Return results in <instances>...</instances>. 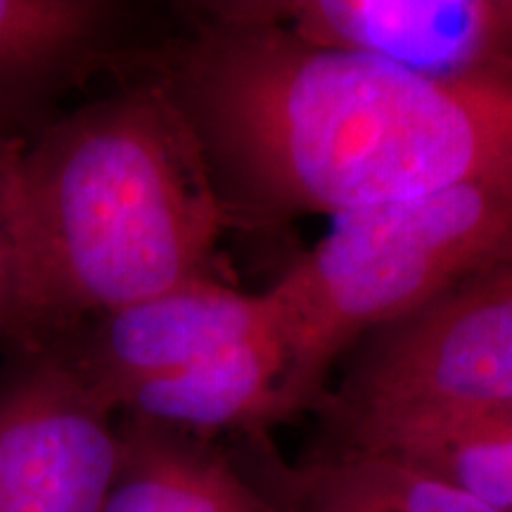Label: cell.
Here are the masks:
<instances>
[{"mask_svg": "<svg viewBox=\"0 0 512 512\" xmlns=\"http://www.w3.org/2000/svg\"><path fill=\"white\" fill-rule=\"evenodd\" d=\"M233 207L164 81L48 119L19 164V226L36 347L190 280Z\"/></svg>", "mask_w": 512, "mask_h": 512, "instance_id": "cell-2", "label": "cell"}, {"mask_svg": "<svg viewBox=\"0 0 512 512\" xmlns=\"http://www.w3.org/2000/svg\"><path fill=\"white\" fill-rule=\"evenodd\" d=\"M505 10H508V22H510V31H512V0H505Z\"/></svg>", "mask_w": 512, "mask_h": 512, "instance_id": "cell-15", "label": "cell"}, {"mask_svg": "<svg viewBox=\"0 0 512 512\" xmlns=\"http://www.w3.org/2000/svg\"><path fill=\"white\" fill-rule=\"evenodd\" d=\"M252 439L261 458L254 460V475L242 467L249 477L328 512H494L399 460L335 446L287 467L271 456L264 437Z\"/></svg>", "mask_w": 512, "mask_h": 512, "instance_id": "cell-12", "label": "cell"}, {"mask_svg": "<svg viewBox=\"0 0 512 512\" xmlns=\"http://www.w3.org/2000/svg\"><path fill=\"white\" fill-rule=\"evenodd\" d=\"M323 406L330 425L512 406V259L375 330Z\"/></svg>", "mask_w": 512, "mask_h": 512, "instance_id": "cell-4", "label": "cell"}, {"mask_svg": "<svg viewBox=\"0 0 512 512\" xmlns=\"http://www.w3.org/2000/svg\"><path fill=\"white\" fill-rule=\"evenodd\" d=\"M209 15L441 79L512 64L505 0H242Z\"/></svg>", "mask_w": 512, "mask_h": 512, "instance_id": "cell-6", "label": "cell"}, {"mask_svg": "<svg viewBox=\"0 0 512 512\" xmlns=\"http://www.w3.org/2000/svg\"><path fill=\"white\" fill-rule=\"evenodd\" d=\"M119 465L102 512H278L209 441L124 418Z\"/></svg>", "mask_w": 512, "mask_h": 512, "instance_id": "cell-10", "label": "cell"}, {"mask_svg": "<svg viewBox=\"0 0 512 512\" xmlns=\"http://www.w3.org/2000/svg\"><path fill=\"white\" fill-rule=\"evenodd\" d=\"M114 8L95 0H0V133L31 136L53 95L93 55Z\"/></svg>", "mask_w": 512, "mask_h": 512, "instance_id": "cell-11", "label": "cell"}, {"mask_svg": "<svg viewBox=\"0 0 512 512\" xmlns=\"http://www.w3.org/2000/svg\"><path fill=\"white\" fill-rule=\"evenodd\" d=\"M512 259V169L339 216L271 287L283 325L285 420L325 403V375L363 332L411 316Z\"/></svg>", "mask_w": 512, "mask_h": 512, "instance_id": "cell-3", "label": "cell"}, {"mask_svg": "<svg viewBox=\"0 0 512 512\" xmlns=\"http://www.w3.org/2000/svg\"><path fill=\"white\" fill-rule=\"evenodd\" d=\"M211 19L164 83L266 209L339 219L512 169V64L441 79Z\"/></svg>", "mask_w": 512, "mask_h": 512, "instance_id": "cell-1", "label": "cell"}, {"mask_svg": "<svg viewBox=\"0 0 512 512\" xmlns=\"http://www.w3.org/2000/svg\"><path fill=\"white\" fill-rule=\"evenodd\" d=\"M287 366L283 325L230 344L174 375L145 382L121 396L117 413L188 437H259L287 422L280 401Z\"/></svg>", "mask_w": 512, "mask_h": 512, "instance_id": "cell-8", "label": "cell"}, {"mask_svg": "<svg viewBox=\"0 0 512 512\" xmlns=\"http://www.w3.org/2000/svg\"><path fill=\"white\" fill-rule=\"evenodd\" d=\"M249 479H252V482L259 486L261 491H264L266 498L273 503V508L278 512H328V510L316 508V505L302 501V498L287 494V491H280V489H275V486H268L264 482H256L254 477H249Z\"/></svg>", "mask_w": 512, "mask_h": 512, "instance_id": "cell-14", "label": "cell"}, {"mask_svg": "<svg viewBox=\"0 0 512 512\" xmlns=\"http://www.w3.org/2000/svg\"><path fill=\"white\" fill-rule=\"evenodd\" d=\"M339 448L375 453L512 512V406L377 415L330 425Z\"/></svg>", "mask_w": 512, "mask_h": 512, "instance_id": "cell-9", "label": "cell"}, {"mask_svg": "<svg viewBox=\"0 0 512 512\" xmlns=\"http://www.w3.org/2000/svg\"><path fill=\"white\" fill-rule=\"evenodd\" d=\"M278 323L271 290L242 292L202 278L107 313L53 344L117 413L121 396L131 389L174 375Z\"/></svg>", "mask_w": 512, "mask_h": 512, "instance_id": "cell-7", "label": "cell"}, {"mask_svg": "<svg viewBox=\"0 0 512 512\" xmlns=\"http://www.w3.org/2000/svg\"><path fill=\"white\" fill-rule=\"evenodd\" d=\"M57 344L0 368V512H102L119 465V425Z\"/></svg>", "mask_w": 512, "mask_h": 512, "instance_id": "cell-5", "label": "cell"}, {"mask_svg": "<svg viewBox=\"0 0 512 512\" xmlns=\"http://www.w3.org/2000/svg\"><path fill=\"white\" fill-rule=\"evenodd\" d=\"M29 136L0 133V347H36L19 226V164Z\"/></svg>", "mask_w": 512, "mask_h": 512, "instance_id": "cell-13", "label": "cell"}]
</instances>
